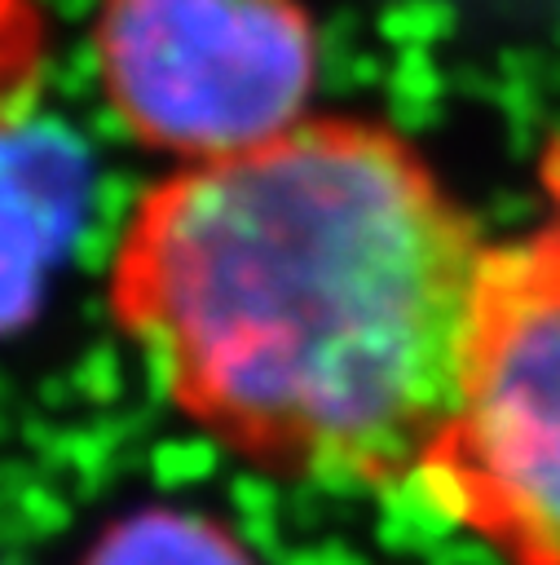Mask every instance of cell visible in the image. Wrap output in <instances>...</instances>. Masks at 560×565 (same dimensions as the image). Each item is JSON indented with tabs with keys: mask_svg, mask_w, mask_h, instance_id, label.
<instances>
[{
	"mask_svg": "<svg viewBox=\"0 0 560 565\" xmlns=\"http://www.w3.org/2000/svg\"><path fill=\"white\" fill-rule=\"evenodd\" d=\"M485 252L406 137L309 119L150 185L110 305L168 397L243 459L392 486L459 402Z\"/></svg>",
	"mask_w": 560,
	"mask_h": 565,
	"instance_id": "obj_1",
	"label": "cell"
},
{
	"mask_svg": "<svg viewBox=\"0 0 560 565\" xmlns=\"http://www.w3.org/2000/svg\"><path fill=\"white\" fill-rule=\"evenodd\" d=\"M547 177L556 212L485 252L459 402L419 463L511 565H560V150Z\"/></svg>",
	"mask_w": 560,
	"mask_h": 565,
	"instance_id": "obj_2",
	"label": "cell"
},
{
	"mask_svg": "<svg viewBox=\"0 0 560 565\" xmlns=\"http://www.w3.org/2000/svg\"><path fill=\"white\" fill-rule=\"evenodd\" d=\"M97 71L141 146L207 163L300 124L317 44L295 0H106Z\"/></svg>",
	"mask_w": 560,
	"mask_h": 565,
	"instance_id": "obj_3",
	"label": "cell"
},
{
	"mask_svg": "<svg viewBox=\"0 0 560 565\" xmlns=\"http://www.w3.org/2000/svg\"><path fill=\"white\" fill-rule=\"evenodd\" d=\"M88 150L57 124L0 128V335L40 313L49 274L88 212Z\"/></svg>",
	"mask_w": 560,
	"mask_h": 565,
	"instance_id": "obj_4",
	"label": "cell"
},
{
	"mask_svg": "<svg viewBox=\"0 0 560 565\" xmlns=\"http://www.w3.org/2000/svg\"><path fill=\"white\" fill-rule=\"evenodd\" d=\"M84 565H256L229 530L207 516L146 508L115 521L88 547Z\"/></svg>",
	"mask_w": 560,
	"mask_h": 565,
	"instance_id": "obj_5",
	"label": "cell"
},
{
	"mask_svg": "<svg viewBox=\"0 0 560 565\" xmlns=\"http://www.w3.org/2000/svg\"><path fill=\"white\" fill-rule=\"evenodd\" d=\"M44 13L35 0H0V128L26 119L44 71Z\"/></svg>",
	"mask_w": 560,
	"mask_h": 565,
	"instance_id": "obj_6",
	"label": "cell"
}]
</instances>
